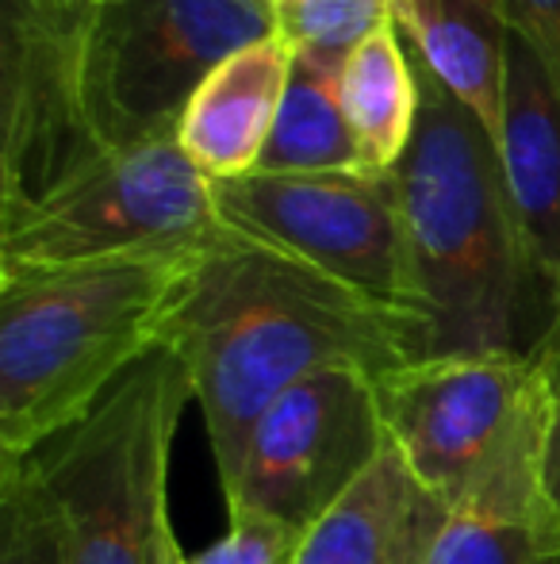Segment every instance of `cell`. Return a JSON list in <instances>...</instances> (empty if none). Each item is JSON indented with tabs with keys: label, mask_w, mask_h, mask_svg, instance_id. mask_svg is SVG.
Wrapping results in <instances>:
<instances>
[{
	"label": "cell",
	"mask_w": 560,
	"mask_h": 564,
	"mask_svg": "<svg viewBox=\"0 0 560 564\" xmlns=\"http://www.w3.org/2000/svg\"><path fill=\"white\" fill-rule=\"evenodd\" d=\"M165 346L185 361L219 488L231 496L250 434L277 395L330 369L381 380L430 357V323L227 227L196 253Z\"/></svg>",
	"instance_id": "1"
},
{
	"label": "cell",
	"mask_w": 560,
	"mask_h": 564,
	"mask_svg": "<svg viewBox=\"0 0 560 564\" xmlns=\"http://www.w3.org/2000/svg\"><path fill=\"white\" fill-rule=\"evenodd\" d=\"M200 250L0 276V457L81 426L165 346Z\"/></svg>",
	"instance_id": "2"
},
{
	"label": "cell",
	"mask_w": 560,
	"mask_h": 564,
	"mask_svg": "<svg viewBox=\"0 0 560 564\" xmlns=\"http://www.w3.org/2000/svg\"><path fill=\"white\" fill-rule=\"evenodd\" d=\"M415 62V58H411ZM419 74V127L396 165L430 354H510L534 281L499 150L438 82Z\"/></svg>",
	"instance_id": "3"
},
{
	"label": "cell",
	"mask_w": 560,
	"mask_h": 564,
	"mask_svg": "<svg viewBox=\"0 0 560 564\" xmlns=\"http://www.w3.org/2000/svg\"><path fill=\"white\" fill-rule=\"evenodd\" d=\"M193 380L162 346L58 442L35 453L66 527L69 564H150L169 514V460Z\"/></svg>",
	"instance_id": "4"
},
{
	"label": "cell",
	"mask_w": 560,
	"mask_h": 564,
	"mask_svg": "<svg viewBox=\"0 0 560 564\" xmlns=\"http://www.w3.org/2000/svg\"><path fill=\"white\" fill-rule=\"evenodd\" d=\"M265 35L270 0H89L81 85L100 147L173 139L196 89Z\"/></svg>",
	"instance_id": "5"
},
{
	"label": "cell",
	"mask_w": 560,
	"mask_h": 564,
	"mask_svg": "<svg viewBox=\"0 0 560 564\" xmlns=\"http://www.w3.org/2000/svg\"><path fill=\"white\" fill-rule=\"evenodd\" d=\"M223 230L211 181L173 134L108 154L43 204L0 216V276L200 250Z\"/></svg>",
	"instance_id": "6"
},
{
	"label": "cell",
	"mask_w": 560,
	"mask_h": 564,
	"mask_svg": "<svg viewBox=\"0 0 560 564\" xmlns=\"http://www.w3.org/2000/svg\"><path fill=\"white\" fill-rule=\"evenodd\" d=\"M231 230L426 319L396 173H246L211 185Z\"/></svg>",
	"instance_id": "7"
},
{
	"label": "cell",
	"mask_w": 560,
	"mask_h": 564,
	"mask_svg": "<svg viewBox=\"0 0 560 564\" xmlns=\"http://www.w3.org/2000/svg\"><path fill=\"white\" fill-rule=\"evenodd\" d=\"M541 395L546 384L526 349L430 354L376 380L384 434L446 511L476 484Z\"/></svg>",
	"instance_id": "8"
},
{
	"label": "cell",
	"mask_w": 560,
	"mask_h": 564,
	"mask_svg": "<svg viewBox=\"0 0 560 564\" xmlns=\"http://www.w3.org/2000/svg\"><path fill=\"white\" fill-rule=\"evenodd\" d=\"M89 0H4L0 216L43 204L105 162L81 85Z\"/></svg>",
	"instance_id": "9"
},
{
	"label": "cell",
	"mask_w": 560,
	"mask_h": 564,
	"mask_svg": "<svg viewBox=\"0 0 560 564\" xmlns=\"http://www.w3.org/2000/svg\"><path fill=\"white\" fill-rule=\"evenodd\" d=\"M388 449L376 380L330 369L292 384L250 434L246 465L227 511L254 507L296 530H311Z\"/></svg>",
	"instance_id": "10"
},
{
	"label": "cell",
	"mask_w": 560,
	"mask_h": 564,
	"mask_svg": "<svg viewBox=\"0 0 560 564\" xmlns=\"http://www.w3.org/2000/svg\"><path fill=\"white\" fill-rule=\"evenodd\" d=\"M499 165L534 281L553 307L560 300V100L538 54L515 31L507 39Z\"/></svg>",
	"instance_id": "11"
},
{
	"label": "cell",
	"mask_w": 560,
	"mask_h": 564,
	"mask_svg": "<svg viewBox=\"0 0 560 564\" xmlns=\"http://www.w3.org/2000/svg\"><path fill=\"white\" fill-rule=\"evenodd\" d=\"M292 46L273 31L234 51L188 100L177 123V147L216 181L246 177L262 165L292 74Z\"/></svg>",
	"instance_id": "12"
},
{
	"label": "cell",
	"mask_w": 560,
	"mask_h": 564,
	"mask_svg": "<svg viewBox=\"0 0 560 564\" xmlns=\"http://www.w3.org/2000/svg\"><path fill=\"white\" fill-rule=\"evenodd\" d=\"M446 507L388 449L304 534L292 564H422Z\"/></svg>",
	"instance_id": "13"
},
{
	"label": "cell",
	"mask_w": 560,
	"mask_h": 564,
	"mask_svg": "<svg viewBox=\"0 0 560 564\" xmlns=\"http://www.w3.org/2000/svg\"><path fill=\"white\" fill-rule=\"evenodd\" d=\"M549 392L518 423L510 442L446 511L422 564H546L538 530L534 465Z\"/></svg>",
	"instance_id": "14"
},
{
	"label": "cell",
	"mask_w": 560,
	"mask_h": 564,
	"mask_svg": "<svg viewBox=\"0 0 560 564\" xmlns=\"http://www.w3.org/2000/svg\"><path fill=\"white\" fill-rule=\"evenodd\" d=\"M404 43L426 74L476 116L499 150L510 28L495 0H392Z\"/></svg>",
	"instance_id": "15"
},
{
	"label": "cell",
	"mask_w": 560,
	"mask_h": 564,
	"mask_svg": "<svg viewBox=\"0 0 560 564\" xmlns=\"http://www.w3.org/2000/svg\"><path fill=\"white\" fill-rule=\"evenodd\" d=\"M342 108L361 170L396 173L419 127V74L396 20L353 46L342 66Z\"/></svg>",
	"instance_id": "16"
},
{
	"label": "cell",
	"mask_w": 560,
	"mask_h": 564,
	"mask_svg": "<svg viewBox=\"0 0 560 564\" xmlns=\"http://www.w3.org/2000/svg\"><path fill=\"white\" fill-rule=\"evenodd\" d=\"M257 173H365L342 108V66L292 58L277 123Z\"/></svg>",
	"instance_id": "17"
},
{
	"label": "cell",
	"mask_w": 560,
	"mask_h": 564,
	"mask_svg": "<svg viewBox=\"0 0 560 564\" xmlns=\"http://www.w3.org/2000/svg\"><path fill=\"white\" fill-rule=\"evenodd\" d=\"M0 564H69L62 511L31 457H0Z\"/></svg>",
	"instance_id": "18"
},
{
	"label": "cell",
	"mask_w": 560,
	"mask_h": 564,
	"mask_svg": "<svg viewBox=\"0 0 560 564\" xmlns=\"http://www.w3.org/2000/svg\"><path fill=\"white\" fill-rule=\"evenodd\" d=\"M392 23V0H277L273 31L292 54L345 66L353 46Z\"/></svg>",
	"instance_id": "19"
},
{
	"label": "cell",
	"mask_w": 560,
	"mask_h": 564,
	"mask_svg": "<svg viewBox=\"0 0 560 564\" xmlns=\"http://www.w3.org/2000/svg\"><path fill=\"white\" fill-rule=\"evenodd\" d=\"M304 530L254 507L227 511V534L216 545L193 553V564H292Z\"/></svg>",
	"instance_id": "20"
},
{
	"label": "cell",
	"mask_w": 560,
	"mask_h": 564,
	"mask_svg": "<svg viewBox=\"0 0 560 564\" xmlns=\"http://www.w3.org/2000/svg\"><path fill=\"white\" fill-rule=\"evenodd\" d=\"M534 496H538V530L546 564H560V395H549L546 423H541Z\"/></svg>",
	"instance_id": "21"
},
{
	"label": "cell",
	"mask_w": 560,
	"mask_h": 564,
	"mask_svg": "<svg viewBox=\"0 0 560 564\" xmlns=\"http://www.w3.org/2000/svg\"><path fill=\"white\" fill-rule=\"evenodd\" d=\"M515 35L530 43L560 100V0H495Z\"/></svg>",
	"instance_id": "22"
},
{
	"label": "cell",
	"mask_w": 560,
	"mask_h": 564,
	"mask_svg": "<svg viewBox=\"0 0 560 564\" xmlns=\"http://www.w3.org/2000/svg\"><path fill=\"white\" fill-rule=\"evenodd\" d=\"M530 361H534V372L541 377L549 395H560V300L549 307V319H546V330L538 335L530 349Z\"/></svg>",
	"instance_id": "23"
},
{
	"label": "cell",
	"mask_w": 560,
	"mask_h": 564,
	"mask_svg": "<svg viewBox=\"0 0 560 564\" xmlns=\"http://www.w3.org/2000/svg\"><path fill=\"white\" fill-rule=\"evenodd\" d=\"M150 564H193L185 545H180L177 530H173L169 514H165L162 527H157V542H154V553H150Z\"/></svg>",
	"instance_id": "24"
},
{
	"label": "cell",
	"mask_w": 560,
	"mask_h": 564,
	"mask_svg": "<svg viewBox=\"0 0 560 564\" xmlns=\"http://www.w3.org/2000/svg\"><path fill=\"white\" fill-rule=\"evenodd\" d=\"M270 4H277V0H270Z\"/></svg>",
	"instance_id": "25"
}]
</instances>
